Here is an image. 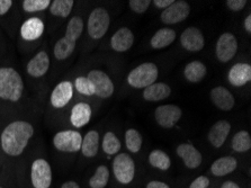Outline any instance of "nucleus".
I'll use <instances>...</instances> for the list:
<instances>
[{
    "mask_svg": "<svg viewBox=\"0 0 251 188\" xmlns=\"http://www.w3.org/2000/svg\"><path fill=\"white\" fill-rule=\"evenodd\" d=\"M34 135V128L26 121H15L5 128L1 133V148L10 157L21 156Z\"/></svg>",
    "mask_w": 251,
    "mask_h": 188,
    "instance_id": "nucleus-1",
    "label": "nucleus"
},
{
    "mask_svg": "<svg viewBox=\"0 0 251 188\" xmlns=\"http://www.w3.org/2000/svg\"><path fill=\"white\" fill-rule=\"evenodd\" d=\"M24 91L21 75L10 67L0 68V98L3 101L18 102Z\"/></svg>",
    "mask_w": 251,
    "mask_h": 188,
    "instance_id": "nucleus-2",
    "label": "nucleus"
},
{
    "mask_svg": "<svg viewBox=\"0 0 251 188\" xmlns=\"http://www.w3.org/2000/svg\"><path fill=\"white\" fill-rule=\"evenodd\" d=\"M158 68L154 63L147 62L142 63L128 74L127 82L128 85L136 89L147 88L155 82L158 78Z\"/></svg>",
    "mask_w": 251,
    "mask_h": 188,
    "instance_id": "nucleus-3",
    "label": "nucleus"
},
{
    "mask_svg": "<svg viewBox=\"0 0 251 188\" xmlns=\"http://www.w3.org/2000/svg\"><path fill=\"white\" fill-rule=\"evenodd\" d=\"M111 18H109L108 11L101 7L95 8L91 11L87 24V30L91 38L94 40H100L107 33Z\"/></svg>",
    "mask_w": 251,
    "mask_h": 188,
    "instance_id": "nucleus-4",
    "label": "nucleus"
},
{
    "mask_svg": "<svg viewBox=\"0 0 251 188\" xmlns=\"http://www.w3.org/2000/svg\"><path fill=\"white\" fill-rule=\"evenodd\" d=\"M113 172L119 183L124 184V185L130 184L134 179L135 175L134 161L126 153H121L114 159Z\"/></svg>",
    "mask_w": 251,
    "mask_h": 188,
    "instance_id": "nucleus-5",
    "label": "nucleus"
},
{
    "mask_svg": "<svg viewBox=\"0 0 251 188\" xmlns=\"http://www.w3.org/2000/svg\"><path fill=\"white\" fill-rule=\"evenodd\" d=\"M82 136L78 131H61L53 137V145L61 152H77L81 149Z\"/></svg>",
    "mask_w": 251,
    "mask_h": 188,
    "instance_id": "nucleus-6",
    "label": "nucleus"
},
{
    "mask_svg": "<svg viewBox=\"0 0 251 188\" xmlns=\"http://www.w3.org/2000/svg\"><path fill=\"white\" fill-rule=\"evenodd\" d=\"M30 180L34 188H50L52 184V169L45 159H36L30 168Z\"/></svg>",
    "mask_w": 251,
    "mask_h": 188,
    "instance_id": "nucleus-7",
    "label": "nucleus"
},
{
    "mask_svg": "<svg viewBox=\"0 0 251 188\" xmlns=\"http://www.w3.org/2000/svg\"><path fill=\"white\" fill-rule=\"evenodd\" d=\"M87 78L93 83L95 95L102 99L109 98L114 94V83L107 74L101 70H91Z\"/></svg>",
    "mask_w": 251,
    "mask_h": 188,
    "instance_id": "nucleus-8",
    "label": "nucleus"
},
{
    "mask_svg": "<svg viewBox=\"0 0 251 188\" xmlns=\"http://www.w3.org/2000/svg\"><path fill=\"white\" fill-rule=\"evenodd\" d=\"M238 50V41L233 34L224 33L219 37L218 43H216V57L220 62H229L233 59Z\"/></svg>",
    "mask_w": 251,
    "mask_h": 188,
    "instance_id": "nucleus-9",
    "label": "nucleus"
},
{
    "mask_svg": "<svg viewBox=\"0 0 251 188\" xmlns=\"http://www.w3.org/2000/svg\"><path fill=\"white\" fill-rule=\"evenodd\" d=\"M189 14H191L189 3L187 1H184V0H179V1H174L173 5L163 10L160 18L165 24L173 25L185 21Z\"/></svg>",
    "mask_w": 251,
    "mask_h": 188,
    "instance_id": "nucleus-10",
    "label": "nucleus"
},
{
    "mask_svg": "<svg viewBox=\"0 0 251 188\" xmlns=\"http://www.w3.org/2000/svg\"><path fill=\"white\" fill-rule=\"evenodd\" d=\"M181 109L176 105H161L154 112L155 121L161 128L171 129L180 120Z\"/></svg>",
    "mask_w": 251,
    "mask_h": 188,
    "instance_id": "nucleus-11",
    "label": "nucleus"
},
{
    "mask_svg": "<svg viewBox=\"0 0 251 188\" xmlns=\"http://www.w3.org/2000/svg\"><path fill=\"white\" fill-rule=\"evenodd\" d=\"M182 48L189 52H199L205 45V40L201 30L196 27H188L182 32L180 36Z\"/></svg>",
    "mask_w": 251,
    "mask_h": 188,
    "instance_id": "nucleus-12",
    "label": "nucleus"
},
{
    "mask_svg": "<svg viewBox=\"0 0 251 188\" xmlns=\"http://www.w3.org/2000/svg\"><path fill=\"white\" fill-rule=\"evenodd\" d=\"M74 96V85L70 81H62L53 89L51 104L55 108H62L71 101Z\"/></svg>",
    "mask_w": 251,
    "mask_h": 188,
    "instance_id": "nucleus-13",
    "label": "nucleus"
},
{
    "mask_svg": "<svg viewBox=\"0 0 251 188\" xmlns=\"http://www.w3.org/2000/svg\"><path fill=\"white\" fill-rule=\"evenodd\" d=\"M49 68H50V57L47 52L41 51L30 59L26 71L34 78H40L47 74Z\"/></svg>",
    "mask_w": 251,
    "mask_h": 188,
    "instance_id": "nucleus-14",
    "label": "nucleus"
},
{
    "mask_svg": "<svg viewBox=\"0 0 251 188\" xmlns=\"http://www.w3.org/2000/svg\"><path fill=\"white\" fill-rule=\"evenodd\" d=\"M177 155L184 161L185 166L189 169H196L201 163V155L194 145L182 143L178 145Z\"/></svg>",
    "mask_w": 251,
    "mask_h": 188,
    "instance_id": "nucleus-15",
    "label": "nucleus"
},
{
    "mask_svg": "<svg viewBox=\"0 0 251 188\" xmlns=\"http://www.w3.org/2000/svg\"><path fill=\"white\" fill-rule=\"evenodd\" d=\"M134 43V35L127 27H122L114 33L111 38L112 49L116 52H126Z\"/></svg>",
    "mask_w": 251,
    "mask_h": 188,
    "instance_id": "nucleus-16",
    "label": "nucleus"
},
{
    "mask_svg": "<svg viewBox=\"0 0 251 188\" xmlns=\"http://www.w3.org/2000/svg\"><path fill=\"white\" fill-rule=\"evenodd\" d=\"M44 33V23L41 18L26 19L21 27V35L25 41H35Z\"/></svg>",
    "mask_w": 251,
    "mask_h": 188,
    "instance_id": "nucleus-17",
    "label": "nucleus"
},
{
    "mask_svg": "<svg viewBox=\"0 0 251 188\" xmlns=\"http://www.w3.org/2000/svg\"><path fill=\"white\" fill-rule=\"evenodd\" d=\"M227 79L232 86H245L251 80V67L247 63H237L230 69Z\"/></svg>",
    "mask_w": 251,
    "mask_h": 188,
    "instance_id": "nucleus-18",
    "label": "nucleus"
},
{
    "mask_svg": "<svg viewBox=\"0 0 251 188\" xmlns=\"http://www.w3.org/2000/svg\"><path fill=\"white\" fill-rule=\"evenodd\" d=\"M231 125L227 121H218L208 132V141L214 148H221L229 135Z\"/></svg>",
    "mask_w": 251,
    "mask_h": 188,
    "instance_id": "nucleus-19",
    "label": "nucleus"
},
{
    "mask_svg": "<svg viewBox=\"0 0 251 188\" xmlns=\"http://www.w3.org/2000/svg\"><path fill=\"white\" fill-rule=\"evenodd\" d=\"M211 99L218 108L222 110H231L234 106V97L229 89L224 87H215L211 91Z\"/></svg>",
    "mask_w": 251,
    "mask_h": 188,
    "instance_id": "nucleus-20",
    "label": "nucleus"
},
{
    "mask_svg": "<svg viewBox=\"0 0 251 188\" xmlns=\"http://www.w3.org/2000/svg\"><path fill=\"white\" fill-rule=\"evenodd\" d=\"M91 117V107L87 103H78L72 107L70 114L71 124L75 128H82L87 125Z\"/></svg>",
    "mask_w": 251,
    "mask_h": 188,
    "instance_id": "nucleus-21",
    "label": "nucleus"
},
{
    "mask_svg": "<svg viewBox=\"0 0 251 188\" xmlns=\"http://www.w3.org/2000/svg\"><path fill=\"white\" fill-rule=\"evenodd\" d=\"M171 94V88L169 85L163 82H154L149 87L144 88L143 98L147 102H160L168 98Z\"/></svg>",
    "mask_w": 251,
    "mask_h": 188,
    "instance_id": "nucleus-22",
    "label": "nucleus"
},
{
    "mask_svg": "<svg viewBox=\"0 0 251 188\" xmlns=\"http://www.w3.org/2000/svg\"><path fill=\"white\" fill-rule=\"evenodd\" d=\"M238 167V161L233 157H222L215 160L211 166V172L214 176L222 177V176L229 175L233 172Z\"/></svg>",
    "mask_w": 251,
    "mask_h": 188,
    "instance_id": "nucleus-23",
    "label": "nucleus"
},
{
    "mask_svg": "<svg viewBox=\"0 0 251 188\" xmlns=\"http://www.w3.org/2000/svg\"><path fill=\"white\" fill-rule=\"evenodd\" d=\"M100 149V133L97 131H89L82 139L81 152L87 158H93L98 153Z\"/></svg>",
    "mask_w": 251,
    "mask_h": 188,
    "instance_id": "nucleus-24",
    "label": "nucleus"
},
{
    "mask_svg": "<svg viewBox=\"0 0 251 188\" xmlns=\"http://www.w3.org/2000/svg\"><path fill=\"white\" fill-rule=\"evenodd\" d=\"M206 66L201 61H193L185 67L184 75L189 82H200L206 76Z\"/></svg>",
    "mask_w": 251,
    "mask_h": 188,
    "instance_id": "nucleus-25",
    "label": "nucleus"
},
{
    "mask_svg": "<svg viewBox=\"0 0 251 188\" xmlns=\"http://www.w3.org/2000/svg\"><path fill=\"white\" fill-rule=\"evenodd\" d=\"M176 40V32L170 28H161L151 38V47L153 49H163Z\"/></svg>",
    "mask_w": 251,
    "mask_h": 188,
    "instance_id": "nucleus-26",
    "label": "nucleus"
},
{
    "mask_svg": "<svg viewBox=\"0 0 251 188\" xmlns=\"http://www.w3.org/2000/svg\"><path fill=\"white\" fill-rule=\"evenodd\" d=\"M75 49V42L70 41L69 38L66 36L61 37L60 40L55 43L54 50H53V53H54V56L56 60L62 61L66 60L67 57H69L72 53H74Z\"/></svg>",
    "mask_w": 251,
    "mask_h": 188,
    "instance_id": "nucleus-27",
    "label": "nucleus"
},
{
    "mask_svg": "<svg viewBox=\"0 0 251 188\" xmlns=\"http://www.w3.org/2000/svg\"><path fill=\"white\" fill-rule=\"evenodd\" d=\"M149 162L152 167L162 171L168 170L171 166L170 157L162 150H153L149 156Z\"/></svg>",
    "mask_w": 251,
    "mask_h": 188,
    "instance_id": "nucleus-28",
    "label": "nucleus"
},
{
    "mask_svg": "<svg viewBox=\"0 0 251 188\" xmlns=\"http://www.w3.org/2000/svg\"><path fill=\"white\" fill-rule=\"evenodd\" d=\"M74 0H55V1L51 2L50 11L56 17L66 18L69 16L72 8H74Z\"/></svg>",
    "mask_w": 251,
    "mask_h": 188,
    "instance_id": "nucleus-29",
    "label": "nucleus"
},
{
    "mask_svg": "<svg viewBox=\"0 0 251 188\" xmlns=\"http://www.w3.org/2000/svg\"><path fill=\"white\" fill-rule=\"evenodd\" d=\"M232 148L237 152L249 151L251 148V136L247 131H239L232 139Z\"/></svg>",
    "mask_w": 251,
    "mask_h": 188,
    "instance_id": "nucleus-30",
    "label": "nucleus"
},
{
    "mask_svg": "<svg viewBox=\"0 0 251 188\" xmlns=\"http://www.w3.org/2000/svg\"><path fill=\"white\" fill-rule=\"evenodd\" d=\"M83 30V21L79 16H74L67 25L66 37L72 42H77L81 36Z\"/></svg>",
    "mask_w": 251,
    "mask_h": 188,
    "instance_id": "nucleus-31",
    "label": "nucleus"
},
{
    "mask_svg": "<svg viewBox=\"0 0 251 188\" xmlns=\"http://www.w3.org/2000/svg\"><path fill=\"white\" fill-rule=\"evenodd\" d=\"M109 180V170L106 166H100L89 180L91 188H105Z\"/></svg>",
    "mask_w": 251,
    "mask_h": 188,
    "instance_id": "nucleus-32",
    "label": "nucleus"
},
{
    "mask_svg": "<svg viewBox=\"0 0 251 188\" xmlns=\"http://www.w3.org/2000/svg\"><path fill=\"white\" fill-rule=\"evenodd\" d=\"M102 150L108 156H114L121 150V142L113 132H107L102 139Z\"/></svg>",
    "mask_w": 251,
    "mask_h": 188,
    "instance_id": "nucleus-33",
    "label": "nucleus"
},
{
    "mask_svg": "<svg viewBox=\"0 0 251 188\" xmlns=\"http://www.w3.org/2000/svg\"><path fill=\"white\" fill-rule=\"evenodd\" d=\"M142 136L141 134L134 129L127 130L125 133V143H126V148L132 153H138L142 147Z\"/></svg>",
    "mask_w": 251,
    "mask_h": 188,
    "instance_id": "nucleus-34",
    "label": "nucleus"
},
{
    "mask_svg": "<svg viewBox=\"0 0 251 188\" xmlns=\"http://www.w3.org/2000/svg\"><path fill=\"white\" fill-rule=\"evenodd\" d=\"M50 3V0H25L23 1V9L26 13H36L47 9Z\"/></svg>",
    "mask_w": 251,
    "mask_h": 188,
    "instance_id": "nucleus-35",
    "label": "nucleus"
},
{
    "mask_svg": "<svg viewBox=\"0 0 251 188\" xmlns=\"http://www.w3.org/2000/svg\"><path fill=\"white\" fill-rule=\"evenodd\" d=\"M75 89H77L79 93L85 95V96H94L95 95V89L93 83L89 81V79L87 77H78L75 81Z\"/></svg>",
    "mask_w": 251,
    "mask_h": 188,
    "instance_id": "nucleus-36",
    "label": "nucleus"
},
{
    "mask_svg": "<svg viewBox=\"0 0 251 188\" xmlns=\"http://www.w3.org/2000/svg\"><path fill=\"white\" fill-rule=\"evenodd\" d=\"M150 3V0H130V1H128L130 8L136 14L146 13L147 9L149 8Z\"/></svg>",
    "mask_w": 251,
    "mask_h": 188,
    "instance_id": "nucleus-37",
    "label": "nucleus"
},
{
    "mask_svg": "<svg viewBox=\"0 0 251 188\" xmlns=\"http://www.w3.org/2000/svg\"><path fill=\"white\" fill-rule=\"evenodd\" d=\"M210 185V179L206 176H200L191 184L189 188H207Z\"/></svg>",
    "mask_w": 251,
    "mask_h": 188,
    "instance_id": "nucleus-38",
    "label": "nucleus"
},
{
    "mask_svg": "<svg viewBox=\"0 0 251 188\" xmlns=\"http://www.w3.org/2000/svg\"><path fill=\"white\" fill-rule=\"evenodd\" d=\"M226 3L231 10L239 11L245 8L247 5V1L246 0H227Z\"/></svg>",
    "mask_w": 251,
    "mask_h": 188,
    "instance_id": "nucleus-39",
    "label": "nucleus"
},
{
    "mask_svg": "<svg viewBox=\"0 0 251 188\" xmlns=\"http://www.w3.org/2000/svg\"><path fill=\"white\" fill-rule=\"evenodd\" d=\"M11 6H13V1L11 0H0V16L8 13Z\"/></svg>",
    "mask_w": 251,
    "mask_h": 188,
    "instance_id": "nucleus-40",
    "label": "nucleus"
},
{
    "mask_svg": "<svg viewBox=\"0 0 251 188\" xmlns=\"http://www.w3.org/2000/svg\"><path fill=\"white\" fill-rule=\"evenodd\" d=\"M153 3L155 7H158V8L166 9V8H168L169 6L173 5L174 0H154Z\"/></svg>",
    "mask_w": 251,
    "mask_h": 188,
    "instance_id": "nucleus-41",
    "label": "nucleus"
},
{
    "mask_svg": "<svg viewBox=\"0 0 251 188\" xmlns=\"http://www.w3.org/2000/svg\"><path fill=\"white\" fill-rule=\"evenodd\" d=\"M147 188H170V187L165 183L158 182V180H153V182H150L148 184Z\"/></svg>",
    "mask_w": 251,
    "mask_h": 188,
    "instance_id": "nucleus-42",
    "label": "nucleus"
},
{
    "mask_svg": "<svg viewBox=\"0 0 251 188\" xmlns=\"http://www.w3.org/2000/svg\"><path fill=\"white\" fill-rule=\"evenodd\" d=\"M243 26H245V29L248 32L249 34L251 33V15H248L246 17L245 22H243Z\"/></svg>",
    "mask_w": 251,
    "mask_h": 188,
    "instance_id": "nucleus-43",
    "label": "nucleus"
},
{
    "mask_svg": "<svg viewBox=\"0 0 251 188\" xmlns=\"http://www.w3.org/2000/svg\"><path fill=\"white\" fill-rule=\"evenodd\" d=\"M61 188H80V186H79L75 182H71L70 180V182H66L64 184H62Z\"/></svg>",
    "mask_w": 251,
    "mask_h": 188,
    "instance_id": "nucleus-44",
    "label": "nucleus"
},
{
    "mask_svg": "<svg viewBox=\"0 0 251 188\" xmlns=\"http://www.w3.org/2000/svg\"><path fill=\"white\" fill-rule=\"evenodd\" d=\"M221 188H240V187H239L237 184L233 182H226L223 184Z\"/></svg>",
    "mask_w": 251,
    "mask_h": 188,
    "instance_id": "nucleus-45",
    "label": "nucleus"
},
{
    "mask_svg": "<svg viewBox=\"0 0 251 188\" xmlns=\"http://www.w3.org/2000/svg\"><path fill=\"white\" fill-rule=\"evenodd\" d=\"M0 188H2V187H0Z\"/></svg>",
    "mask_w": 251,
    "mask_h": 188,
    "instance_id": "nucleus-46",
    "label": "nucleus"
}]
</instances>
